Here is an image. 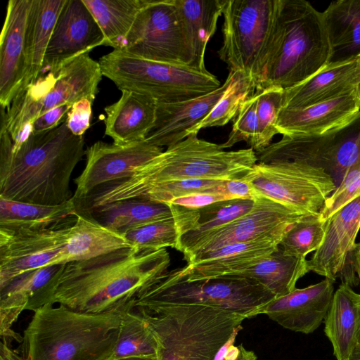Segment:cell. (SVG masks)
I'll return each mask as SVG.
<instances>
[{"instance_id": "1", "label": "cell", "mask_w": 360, "mask_h": 360, "mask_svg": "<svg viewBox=\"0 0 360 360\" xmlns=\"http://www.w3.org/2000/svg\"><path fill=\"white\" fill-rule=\"evenodd\" d=\"M169 265L166 248H133L66 263L41 307L57 304L89 314L125 311L133 308L139 293L165 274Z\"/></svg>"}, {"instance_id": "52", "label": "cell", "mask_w": 360, "mask_h": 360, "mask_svg": "<svg viewBox=\"0 0 360 360\" xmlns=\"http://www.w3.org/2000/svg\"><path fill=\"white\" fill-rule=\"evenodd\" d=\"M117 360H157V359L148 358V357H128V358L120 359Z\"/></svg>"}, {"instance_id": "45", "label": "cell", "mask_w": 360, "mask_h": 360, "mask_svg": "<svg viewBox=\"0 0 360 360\" xmlns=\"http://www.w3.org/2000/svg\"><path fill=\"white\" fill-rule=\"evenodd\" d=\"M71 108L72 105L64 104L41 115L32 122L31 133H41L58 127L63 121Z\"/></svg>"}, {"instance_id": "34", "label": "cell", "mask_w": 360, "mask_h": 360, "mask_svg": "<svg viewBox=\"0 0 360 360\" xmlns=\"http://www.w3.org/2000/svg\"><path fill=\"white\" fill-rule=\"evenodd\" d=\"M105 37V46L120 49L141 11L143 0H82Z\"/></svg>"}, {"instance_id": "7", "label": "cell", "mask_w": 360, "mask_h": 360, "mask_svg": "<svg viewBox=\"0 0 360 360\" xmlns=\"http://www.w3.org/2000/svg\"><path fill=\"white\" fill-rule=\"evenodd\" d=\"M98 62L89 53L81 55L57 72L41 73L37 80L18 92L8 108L1 106V117L15 146L31 134L32 122L41 115L61 105L87 98H96L103 77Z\"/></svg>"}, {"instance_id": "38", "label": "cell", "mask_w": 360, "mask_h": 360, "mask_svg": "<svg viewBox=\"0 0 360 360\" xmlns=\"http://www.w3.org/2000/svg\"><path fill=\"white\" fill-rule=\"evenodd\" d=\"M326 219L320 213L307 214L294 223L284 234L279 247L290 254L306 257L316 251L325 236Z\"/></svg>"}, {"instance_id": "6", "label": "cell", "mask_w": 360, "mask_h": 360, "mask_svg": "<svg viewBox=\"0 0 360 360\" xmlns=\"http://www.w3.org/2000/svg\"><path fill=\"white\" fill-rule=\"evenodd\" d=\"M132 309L158 342L157 360H214L245 317L199 304H162Z\"/></svg>"}, {"instance_id": "32", "label": "cell", "mask_w": 360, "mask_h": 360, "mask_svg": "<svg viewBox=\"0 0 360 360\" xmlns=\"http://www.w3.org/2000/svg\"><path fill=\"white\" fill-rule=\"evenodd\" d=\"M76 214L64 250V264L90 259L129 248L124 238L93 219Z\"/></svg>"}, {"instance_id": "18", "label": "cell", "mask_w": 360, "mask_h": 360, "mask_svg": "<svg viewBox=\"0 0 360 360\" xmlns=\"http://www.w3.org/2000/svg\"><path fill=\"white\" fill-rule=\"evenodd\" d=\"M332 280L325 278L274 299L260 311L288 330L309 334L324 321L334 295Z\"/></svg>"}, {"instance_id": "48", "label": "cell", "mask_w": 360, "mask_h": 360, "mask_svg": "<svg viewBox=\"0 0 360 360\" xmlns=\"http://www.w3.org/2000/svg\"><path fill=\"white\" fill-rule=\"evenodd\" d=\"M242 345L234 346L231 344L226 351L224 360H238L241 354Z\"/></svg>"}, {"instance_id": "25", "label": "cell", "mask_w": 360, "mask_h": 360, "mask_svg": "<svg viewBox=\"0 0 360 360\" xmlns=\"http://www.w3.org/2000/svg\"><path fill=\"white\" fill-rule=\"evenodd\" d=\"M121 91L120 99L104 109L105 134L117 145L144 141L155 122L157 101L146 94Z\"/></svg>"}, {"instance_id": "47", "label": "cell", "mask_w": 360, "mask_h": 360, "mask_svg": "<svg viewBox=\"0 0 360 360\" xmlns=\"http://www.w3.org/2000/svg\"><path fill=\"white\" fill-rule=\"evenodd\" d=\"M0 360H25L17 352L11 349L8 344L1 342Z\"/></svg>"}, {"instance_id": "17", "label": "cell", "mask_w": 360, "mask_h": 360, "mask_svg": "<svg viewBox=\"0 0 360 360\" xmlns=\"http://www.w3.org/2000/svg\"><path fill=\"white\" fill-rule=\"evenodd\" d=\"M103 34L82 0H66L55 24L41 73L57 72L75 58L105 45Z\"/></svg>"}, {"instance_id": "8", "label": "cell", "mask_w": 360, "mask_h": 360, "mask_svg": "<svg viewBox=\"0 0 360 360\" xmlns=\"http://www.w3.org/2000/svg\"><path fill=\"white\" fill-rule=\"evenodd\" d=\"M275 295L259 282L240 277L186 281L167 271L136 296L133 307L199 304L228 310L246 319L260 314Z\"/></svg>"}, {"instance_id": "20", "label": "cell", "mask_w": 360, "mask_h": 360, "mask_svg": "<svg viewBox=\"0 0 360 360\" xmlns=\"http://www.w3.org/2000/svg\"><path fill=\"white\" fill-rule=\"evenodd\" d=\"M33 0H9L0 37V104L8 108L24 78L25 37Z\"/></svg>"}, {"instance_id": "16", "label": "cell", "mask_w": 360, "mask_h": 360, "mask_svg": "<svg viewBox=\"0 0 360 360\" xmlns=\"http://www.w3.org/2000/svg\"><path fill=\"white\" fill-rule=\"evenodd\" d=\"M163 152L146 140L126 145L97 141L85 150L86 167L74 181V198L95 188L133 176L136 171Z\"/></svg>"}, {"instance_id": "43", "label": "cell", "mask_w": 360, "mask_h": 360, "mask_svg": "<svg viewBox=\"0 0 360 360\" xmlns=\"http://www.w3.org/2000/svg\"><path fill=\"white\" fill-rule=\"evenodd\" d=\"M91 100L84 98L74 103L66 115L67 126L75 136H83L90 127Z\"/></svg>"}, {"instance_id": "42", "label": "cell", "mask_w": 360, "mask_h": 360, "mask_svg": "<svg viewBox=\"0 0 360 360\" xmlns=\"http://www.w3.org/2000/svg\"><path fill=\"white\" fill-rule=\"evenodd\" d=\"M359 194L360 160L349 167L335 191L326 199L319 212L321 217L327 219Z\"/></svg>"}, {"instance_id": "12", "label": "cell", "mask_w": 360, "mask_h": 360, "mask_svg": "<svg viewBox=\"0 0 360 360\" xmlns=\"http://www.w3.org/2000/svg\"><path fill=\"white\" fill-rule=\"evenodd\" d=\"M256 155L258 162L296 161L321 167L333 179L338 175L340 182L349 167L360 160V112L321 134L283 135Z\"/></svg>"}, {"instance_id": "10", "label": "cell", "mask_w": 360, "mask_h": 360, "mask_svg": "<svg viewBox=\"0 0 360 360\" xmlns=\"http://www.w3.org/2000/svg\"><path fill=\"white\" fill-rule=\"evenodd\" d=\"M278 0H226L219 58L259 85L273 38Z\"/></svg>"}, {"instance_id": "35", "label": "cell", "mask_w": 360, "mask_h": 360, "mask_svg": "<svg viewBox=\"0 0 360 360\" xmlns=\"http://www.w3.org/2000/svg\"><path fill=\"white\" fill-rule=\"evenodd\" d=\"M158 342L143 316L134 309L123 312L118 339L107 360L128 357L157 359Z\"/></svg>"}, {"instance_id": "30", "label": "cell", "mask_w": 360, "mask_h": 360, "mask_svg": "<svg viewBox=\"0 0 360 360\" xmlns=\"http://www.w3.org/2000/svg\"><path fill=\"white\" fill-rule=\"evenodd\" d=\"M175 1L192 53V67L200 71H208L205 65V51L223 14L226 0Z\"/></svg>"}, {"instance_id": "33", "label": "cell", "mask_w": 360, "mask_h": 360, "mask_svg": "<svg viewBox=\"0 0 360 360\" xmlns=\"http://www.w3.org/2000/svg\"><path fill=\"white\" fill-rule=\"evenodd\" d=\"M321 13L333 51L332 61L360 55V0L333 1Z\"/></svg>"}, {"instance_id": "44", "label": "cell", "mask_w": 360, "mask_h": 360, "mask_svg": "<svg viewBox=\"0 0 360 360\" xmlns=\"http://www.w3.org/2000/svg\"><path fill=\"white\" fill-rule=\"evenodd\" d=\"M220 185L221 184L217 186L214 189L208 191L174 199L171 202H169V204L179 205L188 208L197 209L219 201L229 200L225 195L220 193Z\"/></svg>"}, {"instance_id": "26", "label": "cell", "mask_w": 360, "mask_h": 360, "mask_svg": "<svg viewBox=\"0 0 360 360\" xmlns=\"http://www.w3.org/2000/svg\"><path fill=\"white\" fill-rule=\"evenodd\" d=\"M186 210L173 204L135 198L103 205L79 214L122 235L149 224L180 217Z\"/></svg>"}, {"instance_id": "50", "label": "cell", "mask_w": 360, "mask_h": 360, "mask_svg": "<svg viewBox=\"0 0 360 360\" xmlns=\"http://www.w3.org/2000/svg\"><path fill=\"white\" fill-rule=\"evenodd\" d=\"M238 360H257V356L254 352L246 349L242 345L241 354Z\"/></svg>"}, {"instance_id": "11", "label": "cell", "mask_w": 360, "mask_h": 360, "mask_svg": "<svg viewBox=\"0 0 360 360\" xmlns=\"http://www.w3.org/2000/svg\"><path fill=\"white\" fill-rule=\"evenodd\" d=\"M255 198L263 196L304 214L319 213L336 188L324 169L304 162H257L243 178Z\"/></svg>"}, {"instance_id": "13", "label": "cell", "mask_w": 360, "mask_h": 360, "mask_svg": "<svg viewBox=\"0 0 360 360\" xmlns=\"http://www.w3.org/2000/svg\"><path fill=\"white\" fill-rule=\"evenodd\" d=\"M120 49L144 59L193 68L192 53L175 0H143Z\"/></svg>"}, {"instance_id": "46", "label": "cell", "mask_w": 360, "mask_h": 360, "mask_svg": "<svg viewBox=\"0 0 360 360\" xmlns=\"http://www.w3.org/2000/svg\"><path fill=\"white\" fill-rule=\"evenodd\" d=\"M222 190L230 200L255 199L250 185L243 179L225 181L222 185Z\"/></svg>"}, {"instance_id": "2", "label": "cell", "mask_w": 360, "mask_h": 360, "mask_svg": "<svg viewBox=\"0 0 360 360\" xmlns=\"http://www.w3.org/2000/svg\"><path fill=\"white\" fill-rule=\"evenodd\" d=\"M5 120L0 127V197L13 201L57 205L72 197L70 180L85 155L84 136H75L66 117L56 127L32 134L17 148Z\"/></svg>"}, {"instance_id": "28", "label": "cell", "mask_w": 360, "mask_h": 360, "mask_svg": "<svg viewBox=\"0 0 360 360\" xmlns=\"http://www.w3.org/2000/svg\"><path fill=\"white\" fill-rule=\"evenodd\" d=\"M65 2L66 0H33L25 37L24 78L18 92L34 82L41 74L50 38Z\"/></svg>"}, {"instance_id": "4", "label": "cell", "mask_w": 360, "mask_h": 360, "mask_svg": "<svg viewBox=\"0 0 360 360\" xmlns=\"http://www.w3.org/2000/svg\"><path fill=\"white\" fill-rule=\"evenodd\" d=\"M124 311H76L46 304L24 330L25 360H107L116 345Z\"/></svg>"}, {"instance_id": "41", "label": "cell", "mask_w": 360, "mask_h": 360, "mask_svg": "<svg viewBox=\"0 0 360 360\" xmlns=\"http://www.w3.org/2000/svg\"><path fill=\"white\" fill-rule=\"evenodd\" d=\"M257 100L255 92L242 104L234 118L227 140L220 144L224 149L245 141L250 148L255 150L257 137Z\"/></svg>"}, {"instance_id": "36", "label": "cell", "mask_w": 360, "mask_h": 360, "mask_svg": "<svg viewBox=\"0 0 360 360\" xmlns=\"http://www.w3.org/2000/svg\"><path fill=\"white\" fill-rule=\"evenodd\" d=\"M254 203L252 199H232L197 208L198 219L195 227L181 236L176 250L181 252L210 231L248 212Z\"/></svg>"}, {"instance_id": "39", "label": "cell", "mask_w": 360, "mask_h": 360, "mask_svg": "<svg viewBox=\"0 0 360 360\" xmlns=\"http://www.w3.org/2000/svg\"><path fill=\"white\" fill-rule=\"evenodd\" d=\"M284 89L269 86L257 90V137L255 153L269 146L273 137L278 134L276 129L278 115L283 108Z\"/></svg>"}, {"instance_id": "37", "label": "cell", "mask_w": 360, "mask_h": 360, "mask_svg": "<svg viewBox=\"0 0 360 360\" xmlns=\"http://www.w3.org/2000/svg\"><path fill=\"white\" fill-rule=\"evenodd\" d=\"M256 90L255 83L250 76L241 72H233L232 79L223 95L209 114L189 130L188 136L198 134L204 128L226 125L235 118L242 104Z\"/></svg>"}, {"instance_id": "53", "label": "cell", "mask_w": 360, "mask_h": 360, "mask_svg": "<svg viewBox=\"0 0 360 360\" xmlns=\"http://www.w3.org/2000/svg\"><path fill=\"white\" fill-rule=\"evenodd\" d=\"M359 62H360V55H359ZM355 93H356V95L360 102V72H359L358 82H357V84H356V86L355 89Z\"/></svg>"}, {"instance_id": "22", "label": "cell", "mask_w": 360, "mask_h": 360, "mask_svg": "<svg viewBox=\"0 0 360 360\" xmlns=\"http://www.w3.org/2000/svg\"><path fill=\"white\" fill-rule=\"evenodd\" d=\"M360 72L359 56L331 61L307 80L284 89L283 108L302 109L355 91Z\"/></svg>"}, {"instance_id": "27", "label": "cell", "mask_w": 360, "mask_h": 360, "mask_svg": "<svg viewBox=\"0 0 360 360\" xmlns=\"http://www.w3.org/2000/svg\"><path fill=\"white\" fill-rule=\"evenodd\" d=\"M76 219L72 198L60 205H45L0 197V230H58L71 227Z\"/></svg>"}, {"instance_id": "31", "label": "cell", "mask_w": 360, "mask_h": 360, "mask_svg": "<svg viewBox=\"0 0 360 360\" xmlns=\"http://www.w3.org/2000/svg\"><path fill=\"white\" fill-rule=\"evenodd\" d=\"M309 271L306 257L286 252L278 246L259 262L230 277L255 280L277 298L294 290L297 281Z\"/></svg>"}, {"instance_id": "23", "label": "cell", "mask_w": 360, "mask_h": 360, "mask_svg": "<svg viewBox=\"0 0 360 360\" xmlns=\"http://www.w3.org/2000/svg\"><path fill=\"white\" fill-rule=\"evenodd\" d=\"M279 244L270 240L232 244L200 255L175 270L180 277L190 281L230 277L259 262Z\"/></svg>"}, {"instance_id": "9", "label": "cell", "mask_w": 360, "mask_h": 360, "mask_svg": "<svg viewBox=\"0 0 360 360\" xmlns=\"http://www.w3.org/2000/svg\"><path fill=\"white\" fill-rule=\"evenodd\" d=\"M102 74L121 91L150 96L157 103H175L218 89L220 82L209 71L144 59L114 49L98 61Z\"/></svg>"}, {"instance_id": "54", "label": "cell", "mask_w": 360, "mask_h": 360, "mask_svg": "<svg viewBox=\"0 0 360 360\" xmlns=\"http://www.w3.org/2000/svg\"><path fill=\"white\" fill-rule=\"evenodd\" d=\"M357 342L360 344V296L359 300V325H358V332H357Z\"/></svg>"}, {"instance_id": "19", "label": "cell", "mask_w": 360, "mask_h": 360, "mask_svg": "<svg viewBox=\"0 0 360 360\" xmlns=\"http://www.w3.org/2000/svg\"><path fill=\"white\" fill-rule=\"evenodd\" d=\"M360 229V194L326 219L323 240L308 260L311 271L333 281L340 278Z\"/></svg>"}, {"instance_id": "49", "label": "cell", "mask_w": 360, "mask_h": 360, "mask_svg": "<svg viewBox=\"0 0 360 360\" xmlns=\"http://www.w3.org/2000/svg\"><path fill=\"white\" fill-rule=\"evenodd\" d=\"M354 265L360 283V243L355 244L354 248Z\"/></svg>"}, {"instance_id": "55", "label": "cell", "mask_w": 360, "mask_h": 360, "mask_svg": "<svg viewBox=\"0 0 360 360\" xmlns=\"http://www.w3.org/2000/svg\"></svg>"}, {"instance_id": "24", "label": "cell", "mask_w": 360, "mask_h": 360, "mask_svg": "<svg viewBox=\"0 0 360 360\" xmlns=\"http://www.w3.org/2000/svg\"><path fill=\"white\" fill-rule=\"evenodd\" d=\"M360 112L355 91L302 109L282 108L276 129L283 135H317L347 124Z\"/></svg>"}, {"instance_id": "51", "label": "cell", "mask_w": 360, "mask_h": 360, "mask_svg": "<svg viewBox=\"0 0 360 360\" xmlns=\"http://www.w3.org/2000/svg\"><path fill=\"white\" fill-rule=\"evenodd\" d=\"M346 360H360V344L358 343Z\"/></svg>"}, {"instance_id": "5", "label": "cell", "mask_w": 360, "mask_h": 360, "mask_svg": "<svg viewBox=\"0 0 360 360\" xmlns=\"http://www.w3.org/2000/svg\"><path fill=\"white\" fill-rule=\"evenodd\" d=\"M333 56L321 12L305 0H278L275 30L257 90L294 86L317 73Z\"/></svg>"}, {"instance_id": "40", "label": "cell", "mask_w": 360, "mask_h": 360, "mask_svg": "<svg viewBox=\"0 0 360 360\" xmlns=\"http://www.w3.org/2000/svg\"><path fill=\"white\" fill-rule=\"evenodd\" d=\"M224 181L213 179H184L162 182L153 186L139 198L169 203L173 200L214 189Z\"/></svg>"}, {"instance_id": "3", "label": "cell", "mask_w": 360, "mask_h": 360, "mask_svg": "<svg viewBox=\"0 0 360 360\" xmlns=\"http://www.w3.org/2000/svg\"><path fill=\"white\" fill-rule=\"evenodd\" d=\"M257 163L252 148L226 150L190 134L139 167L131 177L101 185L77 199L84 212L113 202L139 198L155 185L184 179H240Z\"/></svg>"}, {"instance_id": "21", "label": "cell", "mask_w": 360, "mask_h": 360, "mask_svg": "<svg viewBox=\"0 0 360 360\" xmlns=\"http://www.w3.org/2000/svg\"><path fill=\"white\" fill-rule=\"evenodd\" d=\"M233 77L229 71L225 82L217 89L202 96L175 103H157L155 124L146 140L159 146H171L188 136L212 110Z\"/></svg>"}, {"instance_id": "14", "label": "cell", "mask_w": 360, "mask_h": 360, "mask_svg": "<svg viewBox=\"0 0 360 360\" xmlns=\"http://www.w3.org/2000/svg\"><path fill=\"white\" fill-rule=\"evenodd\" d=\"M306 214L273 200L257 196L248 212L210 231L181 253L189 264L200 255L232 244L260 240L280 243L290 226Z\"/></svg>"}, {"instance_id": "15", "label": "cell", "mask_w": 360, "mask_h": 360, "mask_svg": "<svg viewBox=\"0 0 360 360\" xmlns=\"http://www.w3.org/2000/svg\"><path fill=\"white\" fill-rule=\"evenodd\" d=\"M70 229L0 230V287L24 272L64 264Z\"/></svg>"}, {"instance_id": "29", "label": "cell", "mask_w": 360, "mask_h": 360, "mask_svg": "<svg viewBox=\"0 0 360 360\" xmlns=\"http://www.w3.org/2000/svg\"><path fill=\"white\" fill-rule=\"evenodd\" d=\"M359 296L350 285L342 283L324 319V333L337 360H346L358 344Z\"/></svg>"}]
</instances>
